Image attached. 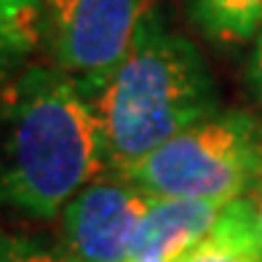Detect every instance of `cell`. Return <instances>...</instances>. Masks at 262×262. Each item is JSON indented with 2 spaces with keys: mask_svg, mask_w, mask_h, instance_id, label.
Returning <instances> with one entry per match:
<instances>
[{
  "mask_svg": "<svg viewBox=\"0 0 262 262\" xmlns=\"http://www.w3.org/2000/svg\"><path fill=\"white\" fill-rule=\"evenodd\" d=\"M102 171L99 123L73 78L35 64L0 86V206L51 220Z\"/></svg>",
  "mask_w": 262,
  "mask_h": 262,
  "instance_id": "6da1fadb",
  "label": "cell"
},
{
  "mask_svg": "<svg viewBox=\"0 0 262 262\" xmlns=\"http://www.w3.org/2000/svg\"><path fill=\"white\" fill-rule=\"evenodd\" d=\"M89 102L102 134L104 171L113 177L217 113V91L204 56L152 8L123 62Z\"/></svg>",
  "mask_w": 262,
  "mask_h": 262,
  "instance_id": "7a4b0ae2",
  "label": "cell"
},
{
  "mask_svg": "<svg viewBox=\"0 0 262 262\" xmlns=\"http://www.w3.org/2000/svg\"><path fill=\"white\" fill-rule=\"evenodd\" d=\"M262 177V126L249 113H214L147 152L118 180L150 198L228 206Z\"/></svg>",
  "mask_w": 262,
  "mask_h": 262,
  "instance_id": "3957f363",
  "label": "cell"
},
{
  "mask_svg": "<svg viewBox=\"0 0 262 262\" xmlns=\"http://www.w3.org/2000/svg\"><path fill=\"white\" fill-rule=\"evenodd\" d=\"M54 67L91 99L128 54L150 0H40Z\"/></svg>",
  "mask_w": 262,
  "mask_h": 262,
  "instance_id": "277c9868",
  "label": "cell"
},
{
  "mask_svg": "<svg viewBox=\"0 0 262 262\" xmlns=\"http://www.w3.org/2000/svg\"><path fill=\"white\" fill-rule=\"evenodd\" d=\"M150 204L118 177L94 180L59 214V252L67 262H126Z\"/></svg>",
  "mask_w": 262,
  "mask_h": 262,
  "instance_id": "5b68a950",
  "label": "cell"
},
{
  "mask_svg": "<svg viewBox=\"0 0 262 262\" xmlns=\"http://www.w3.org/2000/svg\"><path fill=\"white\" fill-rule=\"evenodd\" d=\"M225 206L209 201H177L152 198L142 220L131 254H158L182 262V257L204 238Z\"/></svg>",
  "mask_w": 262,
  "mask_h": 262,
  "instance_id": "8992f818",
  "label": "cell"
},
{
  "mask_svg": "<svg viewBox=\"0 0 262 262\" xmlns=\"http://www.w3.org/2000/svg\"><path fill=\"white\" fill-rule=\"evenodd\" d=\"M182 262H262V241L249 198L222 209L214 228L182 257Z\"/></svg>",
  "mask_w": 262,
  "mask_h": 262,
  "instance_id": "52a82bcc",
  "label": "cell"
},
{
  "mask_svg": "<svg viewBox=\"0 0 262 262\" xmlns=\"http://www.w3.org/2000/svg\"><path fill=\"white\" fill-rule=\"evenodd\" d=\"M187 11L217 43H244L262 30V0H187Z\"/></svg>",
  "mask_w": 262,
  "mask_h": 262,
  "instance_id": "ba28073f",
  "label": "cell"
},
{
  "mask_svg": "<svg viewBox=\"0 0 262 262\" xmlns=\"http://www.w3.org/2000/svg\"><path fill=\"white\" fill-rule=\"evenodd\" d=\"M0 38L25 56L43 38L40 0H0Z\"/></svg>",
  "mask_w": 262,
  "mask_h": 262,
  "instance_id": "9c48e42d",
  "label": "cell"
},
{
  "mask_svg": "<svg viewBox=\"0 0 262 262\" xmlns=\"http://www.w3.org/2000/svg\"><path fill=\"white\" fill-rule=\"evenodd\" d=\"M0 262H67L59 246L51 249L40 238L11 235L0 230Z\"/></svg>",
  "mask_w": 262,
  "mask_h": 262,
  "instance_id": "30bf717a",
  "label": "cell"
},
{
  "mask_svg": "<svg viewBox=\"0 0 262 262\" xmlns=\"http://www.w3.org/2000/svg\"><path fill=\"white\" fill-rule=\"evenodd\" d=\"M249 86H252L254 97L262 102V30L257 32V43L252 51V62H249Z\"/></svg>",
  "mask_w": 262,
  "mask_h": 262,
  "instance_id": "8fae6325",
  "label": "cell"
},
{
  "mask_svg": "<svg viewBox=\"0 0 262 262\" xmlns=\"http://www.w3.org/2000/svg\"><path fill=\"white\" fill-rule=\"evenodd\" d=\"M19 59H21V54L14 49V46H8L3 38H0V86H3L11 75H14Z\"/></svg>",
  "mask_w": 262,
  "mask_h": 262,
  "instance_id": "7c38bea8",
  "label": "cell"
},
{
  "mask_svg": "<svg viewBox=\"0 0 262 262\" xmlns=\"http://www.w3.org/2000/svg\"><path fill=\"white\" fill-rule=\"evenodd\" d=\"M249 204H252V211H254V220H257V233H259V241H262V177L257 180V185L246 193Z\"/></svg>",
  "mask_w": 262,
  "mask_h": 262,
  "instance_id": "4fadbf2b",
  "label": "cell"
},
{
  "mask_svg": "<svg viewBox=\"0 0 262 262\" xmlns=\"http://www.w3.org/2000/svg\"><path fill=\"white\" fill-rule=\"evenodd\" d=\"M126 262H177L169 257H158V254H128Z\"/></svg>",
  "mask_w": 262,
  "mask_h": 262,
  "instance_id": "5bb4252c",
  "label": "cell"
}]
</instances>
